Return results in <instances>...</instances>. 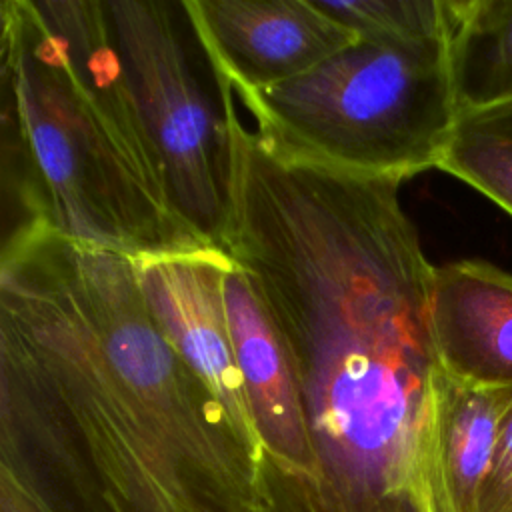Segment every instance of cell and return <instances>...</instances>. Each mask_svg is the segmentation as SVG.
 <instances>
[{"label":"cell","instance_id":"14","mask_svg":"<svg viewBox=\"0 0 512 512\" xmlns=\"http://www.w3.org/2000/svg\"><path fill=\"white\" fill-rule=\"evenodd\" d=\"M264 504L256 512H316L302 476L278 466L262 454Z\"/></svg>","mask_w":512,"mask_h":512},{"label":"cell","instance_id":"2","mask_svg":"<svg viewBox=\"0 0 512 512\" xmlns=\"http://www.w3.org/2000/svg\"><path fill=\"white\" fill-rule=\"evenodd\" d=\"M226 242L292 356L314 452L316 512H424L422 464L440 370L434 266L400 178L278 154L234 124Z\"/></svg>","mask_w":512,"mask_h":512},{"label":"cell","instance_id":"3","mask_svg":"<svg viewBox=\"0 0 512 512\" xmlns=\"http://www.w3.org/2000/svg\"><path fill=\"white\" fill-rule=\"evenodd\" d=\"M0 28V248L38 230L132 258L208 248L170 210L102 0H2Z\"/></svg>","mask_w":512,"mask_h":512},{"label":"cell","instance_id":"16","mask_svg":"<svg viewBox=\"0 0 512 512\" xmlns=\"http://www.w3.org/2000/svg\"><path fill=\"white\" fill-rule=\"evenodd\" d=\"M0 512H46L16 482L0 474Z\"/></svg>","mask_w":512,"mask_h":512},{"label":"cell","instance_id":"7","mask_svg":"<svg viewBox=\"0 0 512 512\" xmlns=\"http://www.w3.org/2000/svg\"><path fill=\"white\" fill-rule=\"evenodd\" d=\"M192 8L236 92L294 80L356 40L314 0H192Z\"/></svg>","mask_w":512,"mask_h":512},{"label":"cell","instance_id":"9","mask_svg":"<svg viewBox=\"0 0 512 512\" xmlns=\"http://www.w3.org/2000/svg\"><path fill=\"white\" fill-rule=\"evenodd\" d=\"M428 322L446 374L512 390V274L482 260L434 266Z\"/></svg>","mask_w":512,"mask_h":512},{"label":"cell","instance_id":"11","mask_svg":"<svg viewBox=\"0 0 512 512\" xmlns=\"http://www.w3.org/2000/svg\"><path fill=\"white\" fill-rule=\"evenodd\" d=\"M458 114L512 102V0H444Z\"/></svg>","mask_w":512,"mask_h":512},{"label":"cell","instance_id":"4","mask_svg":"<svg viewBox=\"0 0 512 512\" xmlns=\"http://www.w3.org/2000/svg\"><path fill=\"white\" fill-rule=\"evenodd\" d=\"M238 94L278 154L364 176L438 168L458 120L446 32L356 38L294 80Z\"/></svg>","mask_w":512,"mask_h":512},{"label":"cell","instance_id":"8","mask_svg":"<svg viewBox=\"0 0 512 512\" xmlns=\"http://www.w3.org/2000/svg\"><path fill=\"white\" fill-rule=\"evenodd\" d=\"M224 296L246 408L262 454L310 480L314 452L292 356L256 284L232 256Z\"/></svg>","mask_w":512,"mask_h":512},{"label":"cell","instance_id":"15","mask_svg":"<svg viewBox=\"0 0 512 512\" xmlns=\"http://www.w3.org/2000/svg\"><path fill=\"white\" fill-rule=\"evenodd\" d=\"M482 512H512V400L502 420L498 452L486 484Z\"/></svg>","mask_w":512,"mask_h":512},{"label":"cell","instance_id":"1","mask_svg":"<svg viewBox=\"0 0 512 512\" xmlns=\"http://www.w3.org/2000/svg\"><path fill=\"white\" fill-rule=\"evenodd\" d=\"M0 474L46 512H256L262 448L154 322L134 258L0 248Z\"/></svg>","mask_w":512,"mask_h":512},{"label":"cell","instance_id":"13","mask_svg":"<svg viewBox=\"0 0 512 512\" xmlns=\"http://www.w3.org/2000/svg\"><path fill=\"white\" fill-rule=\"evenodd\" d=\"M314 4L354 38L406 40L446 32L444 0H314Z\"/></svg>","mask_w":512,"mask_h":512},{"label":"cell","instance_id":"6","mask_svg":"<svg viewBox=\"0 0 512 512\" xmlns=\"http://www.w3.org/2000/svg\"><path fill=\"white\" fill-rule=\"evenodd\" d=\"M228 264L230 256L216 248L134 258L142 296L164 338L238 426L258 442L228 326L224 296Z\"/></svg>","mask_w":512,"mask_h":512},{"label":"cell","instance_id":"10","mask_svg":"<svg viewBox=\"0 0 512 512\" xmlns=\"http://www.w3.org/2000/svg\"><path fill=\"white\" fill-rule=\"evenodd\" d=\"M512 390L446 374L434 380L422 464L424 512H482Z\"/></svg>","mask_w":512,"mask_h":512},{"label":"cell","instance_id":"5","mask_svg":"<svg viewBox=\"0 0 512 512\" xmlns=\"http://www.w3.org/2000/svg\"><path fill=\"white\" fill-rule=\"evenodd\" d=\"M102 14L170 210L204 246L226 252L238 114L192 0H102Z\"/></svg>","mask_w":512,"mask_h":512},{"label":"cell","instance_id":"12","mask_svg":"<svg viewBox=\"0 0 512 512\" xmlns=\"http://www.w3.org/2000/svg\"><path fill=\"white\" fill-rule=\"evenodd\" d=\"M438 168L512 216V102L458 114Z\"/></svg>","mask_w":512,"mask_h":512}]
</instances>
